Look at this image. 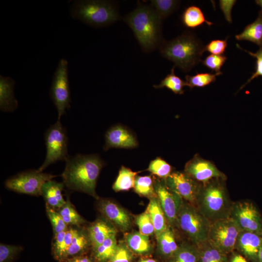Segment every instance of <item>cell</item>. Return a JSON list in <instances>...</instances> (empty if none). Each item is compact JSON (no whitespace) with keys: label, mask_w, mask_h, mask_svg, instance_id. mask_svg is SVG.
Here are the masks:
<instances>
[{"label":"cell","mask_w":262,"mask_h":262,"mask_svg":"<svg viewBox=\"0 0 262 262\" xmlns=\"http://www.w3.org/2000/svg\"><path fill=\"white\" fill-rule=\"evenodd\" d=\"M211 223L196 206L183 201L178 214L176 227L189 242L198 246L206 242Z\"/></svg>","instance_id":"8992f818"},{"label":"cell","mask_w":262,"mask_h":262,"mask_svg":"<svg viewBox=\"0 0 262 262\" xmlns=\"http://www.w3.org/2000/svg\"><path fill=\"white\" fill-rule=\"evenodd\" d=\"M115 235L108 237L95 249V257L99 262L109 261L114 254L118 245Z\"/></svg>","instance_id":"4dcf8cb0"},{"label":"cell","mask_w":262,"mask_h":262,"mask_svg":"<svg viewBox=\"0 0 262 262\" xmlns=\"http://www.w3.org/2000/svg\"><path fill=\"white\" fill-rule=\"evenodd\" d=\"M134 189L138 195L151 198L157 196L154 182L150 176H136L135 179Z\"/></svg>","instance_id":"1f68e13d"},{"label":"cell","mask_w":262,"mask_h":262,"mask_svg":"<svg viewBox=\"0 0 262 262\" xmlns=\"http://www.w3.org/2000/svg\"><path fill=\"white\" fill-rule=\"evenodd\" d=\"M59 213L67 225L80 226L84 222V219L68 200L60 208Z\"/></svg>","instance_id":"e575fe53"},{"label":"cell","mask_w":262,"mask_h":262,"mask_svg":"<svg viewBox=\"0 0 262 262\" xmlns=\"http://www.w3.org/2000/svg\"><path fill=\"white\" fill-rule=\"evenodd\" d=\"M205 47L194 33L185 31L172 40L164 41L159 48L163 57L187 72L201 61Z\"/></svg>","instance_id":"3957f363"},{"label":"cell","mask_w":262,"mask_h":262,"mask_svg":"<svg viewBox=\"0 0 262 262\" xmlns=\"http://www.w3.org/2000/svg\"><path fill=\"white\" fill-rule=\"evenodd\" d=\"M132 254L128 246L123 243L117 245L116 249L109 262H131Z\"/></svg>","instance_id":"60d3db41"},{"label":"cell","mask_w":262,"mask_h":262,"mask_svg":"<svg viewBox=\"0 0 262 262\" xmlns=\"http://www.w3.org/2000/svg\"><path fill=\"white\" fill-rule=\"evenodd\" d=\"M69 262H91V261L87 258L75 257L70 260Z\"/></svg>","instance_id":"7dc6e473"},{"label":"cell","mask_w":262,"mask_h":262,"mask_svg":"<svg viewBox=\"0 0 262 262\" xmlns=\"http://www.w3.org/2000/svg\"><path fill=\"white\" fill-rule=\"evenodd\" d=\"M166 184L172 190L180 195L182 199L195 205L196 199L201 184L186 173L176 171L164 180Z\"/></svg>","instance_id":"4fadbf2b"},{"label":"cell","mask_w":262,"mask_h":262,"mask_svg":"<svg viewBox=\"0 0 262 262\" xmlns=\"http://www.w3.org/2000/svg\"><path fill=\"white\" fill-rule=\"evenodd\" d=\"M73 231L74 229L71 228L55 235L53 250L54 256L57 259L62 260L67 257V253L71 243Z\"/></svg>","instance_id":"4316f807"},{"label":"cell","mask_w":262,"mask_h":262,"mask_svg":"<svg viewBox=\"0 0 262 262\" xmlns=\"http://www.w3.org/2000/svg\"><path fill=\"white\" fill-rule=\"evenodd\" d=\"M229 261V262H248L245 257L238 253L232 254Z\"/></svg>","instance_id":"bcb514c9"},{"label":"cell","mask_w":262,"mask_h":262,"mask_svg":"<svg viewBox=\"0 0 262 262\" xmlns=\"http://www.w3.org/2000/svg\"><path fill=\"white\" fill-rule=\"evenodd\" d=\"M21 249L20 246L1 244L0 245V262H8Z\"/></svg>","instance_id":"7bdbcfd3"},{"label":"cell","mask_w":262,"mask_h":262,"mask_svg":"<svg viewBox=\"0 0 262 262\" xmlns=\"http://www.w3.org/2000/svg\"><path fill=\"white\" fill-rule=\"evenodd\" d=\"M104 162L98 154L69 155L62 176L68 189L97 197L96 186Z\"/></svg>","instance_id":"6da1fadb"},{"label":"cell","mask_w":262,"mask_h":262,"mask_svg":"<svg viewBox=\"0 0 262 262\" xmlns=\"http://www.w3.org/2000/svg\"><path fill=\"white\" fill-rule=\"evenodd\" d=\"M116 233V229L113 226L101 220L96 221L88 230V236L94 249L107 238Z\"/></svg>","instance_id":"d6986e66"},{"label":"cell","mask_w":262,"mask_h":262,"mask_svg":"<svg viewBox=\"0 0 262 262\" xmlns=\"http://www.w3.org/2000/svg\"><path fill=\"white\" fill-rule=\"evenodd\" d=\"M50 97L58 112V120L70 108L71 99L68 80V62L61 59L54 73L49 92Z\"/></svg>","instance_id":"9c48e42d"},{"label":"cell","mask_w":262,"mask_h":262,"mask_svg":"<svg viewBox=\"0 0 262 262\" xmlns=\"http://www.w3.org/2000/svg\"><path fill=\"white\" fill-rule=\"evenodd\" d=\"M88 236L82 231L74 229L71 245L67 253V257L80 253L86 248L89 243Z\"/></svg>","instance_id":"d590c367"},{"label":"cell","mask_w":262,"mask_h":262,"mask_svg":"<svg viewBox=\"0 0 262 262\" xmlns=\"http://www.w3.org/2000/svg\"><path fill=\"white\" fill-rule=\"evenodd\" d=\"M175 67H172L170 73L159 84L154 85L153 87L157 89L166 88L176 94H182L184 93L183 88L186 86V83L175 74Z\"/></svg>","instance_id":"f546056e"},{"label":"cell","mask_w":262,"mask_h":262,"mask_svg":"<svg viewBox=\"0 0 262 262\" xmlns=\"http://www.w3.org/2000/svg\"><path fill=\"white\" fill-rule=\"evenodd\" d=\"M146 210L150 215L154 228V234L157 238L168 226L157 196L150 199Z\"/></svg>","instance_id":"44dd1931"},{"label":"cell","mask_w":262,"mask_h":262,"mask_svg":"<svg viewBox=\"0 0 262 262\" xmlns=\"http://www.w3.org/2000/svg\"><path fill=\"white\" fill-rule=\"evenodd\" d=\"M64 184L54 180H49L42 186L41 195L47 204L51 207L61 208L66 203L62 191Z\"/></svg>","instance_id":"ffe728a7"},{"label":"cell","mask_w":262,"mask_h":262,"mask_svg":"<svg viewBox=\"0 0 262 262\" xmlns=\"http://www.w3.org/2000/svg\"><path fill=\"white\" fill-rule=\"evenodd\" d=\"M258 259V262H262V244L259 251Z\"/></svg>","instance_id":"c3c4849f"},{"label":"cell","mask_w":262,"mask_h":262,"mask_svg":"<svg viewBox=\"0 0 262 262\" xmlns=\"http://www.w3.org/2000/svg\"><path fill=\"white\" fill-rule=\"evenodd\" d=\"M230 217L241 230L262 236V216L252 201L244 200L233 202Z\"/></svg>","instance_id":"8fae6325"},{"label":"cell","mask_w":262,"mask_h":262,"mask_svg":"<svg viewBox=\"0 0 262 262\" xmlns=\"http://www.w3.org/2000/svg\"><path fill=\"white\" fill-rule=\"evenodd\" d=\"M225 179L217 178L202 184L195 206L210 222L230 217L233 203Z\"/></svg>","instance_id":"277c9868"},{"label":"cell","mask_w":262,"mask_h":262,"mask_svg":"<svg viewBox=\"0 0 262 262\" xmlns=\"http://www.w3.org/2000/svg\"><path fill=\"white\" fill-rule=\"evenodd\" d=\"M99 210L103 215L116 227L122 231L129 229L131 219L128 213L113 202L103 200L99 204Z\"/></svg>","instance_id":"e0dca14e"},{"label":"cell","mask_w":262,"mask_h":262,"mask_svg":"<svg viewBox=\"0 0 262 262\" xmlns=\"http://www.w3.org/2000/svg\"><path fill=\"white\" fill-rule=\"evenodd\" d=\"M154 189L168 225L171 228L176 227L178 214L184 200L167 186L164 180L155 181Z\"/></svg>","instance_id":"7c38bea8"},{"label":"cell","mask_w":262,"mask_h":262,"mask_svg":"<svg viewBox=\"0 0 262 262\" xmlns=\"http://www.w3.org/2000/svg\"><path fill=\"white\" fill-rule=\"evenodd\" d=\"M127 246L132 251L139 254H144L149 252L151 246L148 236L140 232H133L126 236Z\"/></svg>","instance_id":"83f0119b"},{"label":"cell","mask_w":262,"mask_h":262,"mask_svg":"<svg viewBox=\"0 0 262 262\" xmlns=\"http://www.w3.org/2000/svg\"><path fill=\"white\" fill-rule=\"evenodd\" d=\"M227 46V40L216 39L210 41L205 47V51L214 55H222Z\"/></svg>","instance_id":"ee69618b"},{"label":"cell","mask_w":262,"mask_h":262,"mask_svg":"<svg viewBox=\"0 0 262 262\" xmlns=\"http://www.w3.org/2000/svg\"><path fill=\"white\" fill-rule=\"evenodd\" d=\"M198 247L189 242H183L179 245L168 262H198Z\"/></svg>","instance_id":"484cf974"},{"label":"cell","mask_w":262,"mask_h":262,"mask_svg":"<svg viewBox=\"0 0 262 262\" xmlns=\"http://www.w3.org/2000/svg\"><path fill=\"white\" fill-rule=\"evenodd\" d=\"M138 262H156L154 260L152 259H142Z\"/></svg>","instance_id":"681fc988"},{"label":"cell","mask_w":262,"mask_h":262,"mask_svg":"<svg viewBox=\"0 0 262 262\" xmlns=\"http://www.w3.org/2000/svg\"><path fill=\"white\" fill-rule=\"evenodd\" d=\"M221 73H215L214 74L210 73H196L195 75L185 76L186 86L191 89L194 87H203L211 83L215 82L216 77L222 74Z\"/></svg>","instance_id":"d6a6232c"},{"label":"cell","mask_w":262,"mask_h":262,"mask_svg":"<svg viewBox=\"0 0 262 262\" xmlns=\"http://www.w3.org/2000/svg\"><path fill=\"white\" fill-rule=\"evenodd\" d=\"M197 246L199 253L198 262H229L227 253L207 241Z\"/></svg>","instance_id":"603a6c76"},{"label":"cell","mask_w":262,"mask_h":262,"mask_svg":"<svg viewBox=\"0 0 262 262\" xmlns=\"http://www.w3.org/2000/svg\"><path fill=\"white\" fill-rule=\"evenodd\" d=\"M70 12L73 18L98 28L111 25L120 17L116 6L110 0H76Z\"/></svg>","instance_id":"5b68a950"},{"label":"cell","mask_w":262,"mask_h":262,"mask_svg":"<svg viewBox=\"0 0 262 262\" xmlns=\"http://www.w3.org/2000/svg\"><path fill=\"white\" fill-rule=\"evenodd\" d=\"M236 0H220V8L223 11L226 19L229 22H231V11Z\"/></svg>","instance_id":"f6af8a7d"},{"label":"cell","mask_w":262,"mask_h":262,"mask_svg":"<svg viewBox=\"0 0 262 262\" xmlns=\"http://www.w3.org/2000/svg\"><path fill=\"white\" fill-rule=\"evenodd\" d=\"M256 3L261 7V10L260 12L262 13V0H255Z\"/></svg>","instance_id":"f907efd6"},{"label":"cell","mask_w":262,"mask_h":262,"mask_svg":"<svg viewBox=\"0 0 262 262\" xmlns=\"http://www.w3.org/2000/svg\"><path fill=\"white\" fill-rule=\"evenodd\" d=\"M241 231L231 217L219 219L211 223L207 241L228 254L235 250L236 243Z\"/></svg>","instance_id":"ba28073f"},{"label":"cell","mask_w":262,"mask_h":262,"mask_svg":"<svg viewBox=\"0 0 262 262\" xmlns=\"http://www.w3.org/2000/svg\"><path fill=\"white\" fill-rule=\"evenodd\" d=\"M151 5L161 18L164 19L172 14L180 5L176 0H151Z\"/></svg>","instance_id":"836d02e7"},{"label":"cell","mask_w":262,"mask_h":262,"mask_svg":"<svg viewBox=\"0 0 262 262\" xmlns=\"http://www.w3.org/2000/svg\"><path fill=\"white\" fill-rule=\"evenodd\" d=\"M227 57L223 55L211 54L202 61L203 65L217 73H222V66L227 60Z\"/></svg>","instance_id":"ab89813d"},{"label":"cell","mask_w":262,"mask_h":262,"mask_svg":"<svg viewBox=\"0 0 262 262\" xmlns=\"http://www.w3.org/2000/svg\"><path fill=\"white\" fill-rule=\"evenodd\" d=\"M235 37L238 40L250 41L262 48V13L259 12L256 19Z\"/></svg>","instance_id":"7402d4cb"},{"label":"cell","mask_w":262,"mask_h":262,"mask_svg":"<svg viewBox=\"0 0 262 262\" xmlns=\"http://www.w3.org/2000/svg\"><path fill=\"white\" fill-rule=\"evenodd\" d=\"M147 170L163 180H165L171 174L172 167L165 161L157 157L151 161Z\"/></svg>","instance_id":"8d00e7d4"},{"label":"cell","mask_w":262,"mask_h":262,"mask_svg":"<svg viewBox=\"0 0 262 262\" xmlns=\"http://www.w3.org/2000/svg\"><path fill=\"white\" fill-rule=\"evenodd\" d=\"M15 84L11 78L0 76V109L3 112H12L18 107L14 92Z\"/></svg>","instance_id":"ac0fdd59"},{"label":"cell","mask_w":262,"mask_h":262,"mask_svg":"<svg viewBox=\"0 0 262 262\" xmlns=\"http://www.w3.org/2000/svg\"><path fill=\"white\" fill-rule=\"evenodd\" d=\"M262 244V236L241 230L238 235L235 249L251 262H258V253Z\"/></svg>","instance_id":"2e32d148"},{"label":"cell","mask_w":262,"mask_h":262,"mask_svg":"<svg viewBox=\"0 0 262 262\" xmlns=\"http://www.w3.org/2000/svg\"><path fill=\"white\" fill-rule=\"evenodd\" d=\"M156 238L159 251L166 257L170 258L179 247V245L176 241L173 230L169 226Z\"/></svg>","instance_id":"cb8c5ba5"},{"label":"cell","mask_w":262,"mask_h":262,"mask_svg":"<svg viewBox=\"0 0 262 262\" xmlns=\"http://www.w3.org/2000/svg\"><path fill=\"white\" fill-rule=\"evenodd\" d=\"M105 140L104 150L113 147L134 148L138 146V142L134 134L120 125L111 127L105 133Z\"/></svg>","instance_id":"9a60e30c"},{"label":"cell","mask_w":262,"mask_h":262,"mask_svg":"<svg viewBox=\"0 0 262 262\" xmlns=\"http://www.w3.org/2000/svg\"><path fill=\"white\" fill-rule=\"evenodd\" d=\"M46 212L52 225L54 235L68 229L67 225L59 212H56L47 204H46Z\"/></svg>","instance_id":"74e56055"},{"label":"cell","mask_w":262,"mask_h":262,"mask_svg":"<svg viewBox=\"0 0 262 262\" xmlns=\"http://www.w3.org/2000/svg\"><path fill=\"white\" fill-rule=\"evenodd\" d=\"M181 19L182 24L188 28H195L204 23L208 26L213 24V23L206 19L201 9L195 5L187 7L182 13Z\"/></svg>","instance_id":"d4e9b609"},{"label":"cell","mask_w":262,"mask_h":262,"mask_svg":"<svg viewBox=\"0 0 262 262\" xmlns=\"http://www.w3.org/2000/svg\"><path fill=\"white\" fill-rule=\"evenodd\" d=\"M237 47L240 49L241 48L244 51L247 52L251 56L255 57L256 59V71L254 73H253V74L250 77V78L248 79L247 82L241 87V88H240V90H241L243 88L246 84L249 83L254 78H257L259 76L262 77V48H260V49L257 51H256L255 53H253L247 51L246 49H243L238 45V44H237Z\"/></svg>","instance_id":"b9f144b4"},{"label":"cell","mask_w":262,"mask_h":262,"mask_svg":"<svg viewBox=\"0 0 262 262\" xmlns=\"http://www.w3.org/2000/svg\"><path fill=\"white\" fill-rule=\"evenodd\" d=\"M137 173L122 166L113 185L114 190L116 192L127 191L133 187Z\"/></svg>","instance_id":"f1b7e54d"},{"label":"cell","mask_w":262,"mask_h":262,"mask_svg":"<svg viewBox=\"0 0 262 262\" xmlns=\"http://www.w3.org/2000/svg\"><path fill=\"white\" fill-rule=\"evenodd\" d=\"M44 139L47 153L43 164L37 169L40 172L59 161H66L69 156L66 131L60 120L46 130Z\"/></svg>","instance_id":"52a82bcc"},{"label":"cell","mask_w":262,"mask_h":262,"mask_svg":"<svg viewBox=\"0 0 262 262\" xmlns=\"http://www.w3.org/2000/svg\"><path fill=\"white\" fill-rule=\"evenodd\" d=\"M184 172L198 182L203 184L217 178L227 179L226 175L211 161L196 155L185 164Z\"/></svg>","instance_id":"5bb4252c"},{"label":"cell","mask_w":262,"mask_h":262,"mask_svg":"<svg viewBox=\"0 0 262 262\" xmlns=\"http://www.w3.org/2000/svg\"><path fill=\"white\" fill-rule=\"evenodd\" d=\"M135 222L142 234L148 236L155 233L151 217L147 210L136 217Z\"/></svg>","instance_id":"f35d334b"},{"label":"cell","mask_w":262,"mask_h":262,"mask_svg":"<svg viewBox=\"0 0 262 262\" xmlns=\"http://www.w3.org/2000/svg\"><path fill=\"white\" fill-rule=\"evenodd\" d=\"M145 52H150L161 46L162 19L151 5L139 2L137 7L123 18Z\"/></svg>","instance_id":"7a4b0ae2"},{"label":"cell","mask_w":262,"mask_h":262,"mask_svg":"<svg viewBox=\"0 0 262 262\" xmlns=\"http://www.w3.org/2000/svg\"><path fill=\"white\" fill-rule=\"evenodd\" d=\"M56 176L38 170H28L9 178L5 185L16 192L37 196L41 195L43 185Z\"/></svg>","instance_id":"30bf717a"}]
</instances>
